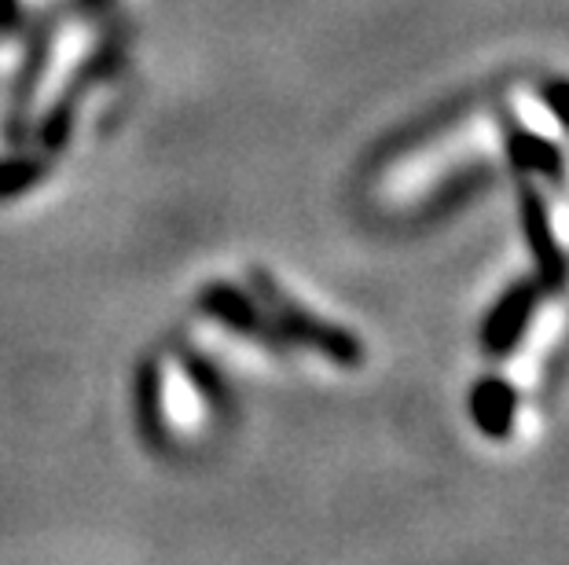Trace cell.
<instances>
[{"label": "cell", "instance_id": "3", "mask_svg": "<svg viewBox=\"0 0 569 565\" xmlns=\"http://www.w3.org/2000/svg\"><path fill=\"white\" fill-rule=\"evenodd\" d=\"M467 407L478 434H486L489 441H503L511 437V430L518 423V390L503 375H481L470 386Z\"/></svg>", "mask_w": 569, "mask_h": 565}, {"label": "cell", "instance_id": "5", "mask_svg": "<svg viewBox=\"0 0 569 565\" xmlns=\"http://www.w3.org/2000/svg\"><path fill=\"white\" fill-rule=\"evenodd\" d=\"M540 100L551 111L555 122L569 129V81H548V85L540 89Z\"/></svg>", "mask_w": 569, "mask_h": 565}, {"label": "cell", "instance_id": "1", "mask_svg": "<svg viewBox=\"0 0 569 565\" xmlns=\"http://www.w3.org/2000/svg\"><path fill=\"white\" fill-rule=\"evenodd\" d=\"M540 297H543L540 280H518L507 286V291L492 302V309L486 312V320H481V331H478L481 353L489 360L511 356L515 349L522 345L532 316H537Z\"/></svg>", "mask_w": 569, "mask_h": 565}, {"label": "cell", "instance_id": "4", "mask_svg": "<svg viewBox=\"0 0 569 565\" xmlns=\"http://www.w3.org/2000/svg\"><path fill=\"white\" fill-rule=\"evenodd\" d=\"M503 148H507V159H511V165L518 173H526V176H559L562 173L559 143L540 137V132H529L522 125H507Z\"/></svg>", "mask_w": 569, "mask_h": 565}, {"label": "cell", "instance_id": "2", "mask_svg": "<svg viewBox=\"0 0 569 565\" xmlns=\"http://www.w3.org/2000/svg\"><path fill=\"white\" fill-rule=\"evenodd\" d=\"M518 228H522L529 258L537 264V280L548 286V291H559L569 280V261L559 246V235H555L548 202H543V195L532 184L518 188Z\"/></svg>", "mask_w": 569, "mask_h": 565}]
</instances>
